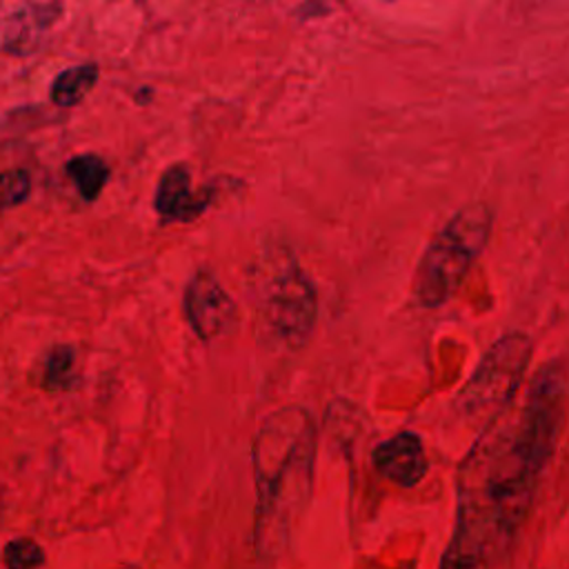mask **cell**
<instances>
[{
	"mask_svg": "<svg viewBox=\"0 0 569 569\" xmlns=\"http://www.w3.org/2000/svg\"><path fill=\"white\" fill-rule=\"evenodd\" d=\"M562 387L540 371L516 411L493 418L460 467L456 533L445 558L480 569L520 527L560 422Z\"/></svg>",
	"mask_w": 569,
	"mask_h": 569,
	"instance_id": "obj_1",
	"label": "cell"
},
{
	"mask_svg": "<svg viewBox=\"0 0 569 569\" xmlns=\"http://www.w3.org/2000/svg\"><path fill=\"white\" fill-rule=\"evenodd\" d=\"M316 429L302 407H282L264 418L253 442L256 547L278 558L311 496Z\"/></svg>",
	"mask_w": 569,
	"mask_h": 569,
	"instance_id": "obj_2",
	"label": "cell"
},
{
	"mask_svg": "<svg viewBox=\"0 0 569 569\" xmlns=\"http://www.w3.org/2000/svg\"><path fill=\"white\" fill-rule=\"evenodd\" d=\"M491 233V209L485 202L460 207L427 244L413 278V296L427 307L445 305L471 264L480 258Z\"/></svg>",
	"mask_w": 569,
	"mask_h": 569,
	"instance_id": "obj_3",
	"label": "cell"
},
{
	"mask_svg": "<svg viewBox=\"0 0 569 569\" xmlns=\"http://www.w3.org/2000/svg\"><path fill=\"white\" fill-rule=\"evenodd\" d=\"M264 327L289 349L307 345L316 320V291L307 273L296 264H284L269 282L260 302Z\"/></svg>",
	"mask_w": 569,
	"mask_h": 569,
	"instance_id": "obj_4",
	"label": "cell"
},
{
	"mask_svg": "<svg viewBox=\"0 0 569 569\" xmlns=\"http://www.w3.org/2000/svg\"><path fill=\"white\" fill-rule=\"evenodd\" d=\"M529 353L531 342L522 333H511L496 342L462 389V407L469 411H489L496 418V409L513 398Z\"/></svg>",
	"mask_w": 569,
	"mask_h": 569,
	"instance_id": "obj_5",
	"label": "cell"
},
{
	"mask_svg": "<svg viewBox=\"0 0 569 569\" xmlns=\"http://www.w3.org/2000/svg\"><path fill=\"white\" fill-rule=\"evenodd\" d=\"M236 302L207 271L196 273L184 287V316L202 340L227 333L236 322Z\"/></svg>",
	"mask_w": 569,
	"mask_h": 569,
	"instance_id": "obj_6",
	"label": "cell"
},
{
	"mask_svg": "<svg viewBox=\"0 0 569 569\" xmlns=\"http://www.w3.org/2000/svg\"><path fill=\"white\" fill-rule=\"evenodd\" d=\"M371 460L385 480L405 489L416 487L429 469L425 445L413 431H398L396 436L382 440L373 449Z\"/></svg>",
	"mask_w": 569,
	"mask_h": 569,
	"instance_id": "obj_7",
	"label": "cell"
},
{
	"mask_svg": "<svg viewBox=\"0 0 569 569\" xmlns=\"http://www.w3.org/2000/svg\"><path fill=\"white\" fill-rule=\"evenodd\" d=\"M153 207L162 222H189L204 211L207 198L193 191L189 167L176 162L162 171L156 187Z\"/></svg>",
	"mask_w": 569,
	"mask_h": 569,
	"instance_id": "obj_8",
	"label": "cell"
},
{
	"mask_svg": "<svg viewBox=\"0 0 569 569\" xmlns=\"http://www.w3.org/2000/svg\"><path fill=\"white\" fill-rule=\"evenodd\" d=\"M62 7L60 4H27L11 18V27H7L4 49L13 56H24L31 51L42 33L58 20Z\"/></svg>",
	"mask_w": 569,
	"mask_h": 569,
	"instance_id": "obj_9",
	"label": "cell"
},
{
	"mask_svg": "<svg viewBox=\"0 0 569 569\" xmlns=\"http://www.w3.org/2000/svg\"><path fill=\"white\" fill-rule=\"evenodd\" d=\"M98 82V64L82 62L67 67L51 82V102L58 107L78 104Z\"/></svg>",
	"mask_w": 569,
	"mask_h": 569,
	"instance_id": "obj_10",
	"label": "cell"
},
{
	"mask_svg": "<svg viewBox=\"0 0 569 569\" xmlns=\"http://www.w3.org/2000/svg\"><path fill=\"white\" fill-rule=\"evenodd\" d=\"M67 173L82 200L93 202L109 180V164L96 153H80L67 162Z\"/></svg>",
	"mask_w": 569,
	"mask_h": 569,
	"instance_id": "obj_11",
	"label": "cell"
},
{
	"mask_svg": "<svg viewBox=\"0 0 569 569\" xmlns=\"http://www.w3.org/2000/svg\"><path fill=\"white\" fill-rule=\"evenodd\" d=\"M73 367H76V351L71 345H58L53 347L44 358L42 369V385L49 391H62L73 380Z\"/></svg>",
	"mask_w": 569,
	"mask_h": 569,
	"instance_id": "obj_12",
	"label": "cell"
},
{
	"mask_svg": "<svg viewBox=\"0 0 569 569\" xmlns=\"http://www.w3.org/2000/svg\"><path fill=\"white\" fill-rule=\"evenodd\" d=\"M31 191V176L27 169L13 167L0 171V216L22 204Z\"/></svg>",
	"mask_w": 569,
	"mask_h": 569,
	"instance_id": "obj_13",
	"label": "cell"
},
{
	"mask_svg": "<svg viewBox=\"0 0 569 569\" xmlns=\"http://www.w3.org/2000/svg\"><path fill=\"white\" fill-rule=\"evenodd\" d=\"M4 569H38L44 562V551L31 538H16L4 545Z\"/></svg>",
	"mask_w": 569,
	"mask_h": 569,
	"instance_id": "obj_14",
	"label": "cell"
}]
</instances>
